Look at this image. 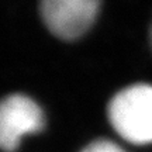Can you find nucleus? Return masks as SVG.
Masks as SVG:
<instances>
[{
	"mask_svg": "<svg viewBox=\"0 0 152 152\" xmlns=\"http://www.w3.org/2000/svg\"><path fill=\"white\" fill-rule=\"evenodd\" d=\"M110 124L131 144L152 142V86L132 85L118 92L109 103Z\"/></svg>",
	"mask_w": 152,
	"mask_h": 152,
	"instance_id": "1",
	"label": "nucleus"
},
{
	"mask_svg": "<svg viewBox=\"0 0 152 152\" xmlns=\"http://www.w3.org/2000/svg\"><path fill=\"white\" fill-rule=\"evenodd\" d=\"M102 0H41L39 11L51 33L61 39H76L92 27Z\"/></svg>",
	"mask_w": 152,
	"mask_h": 152,
	"instance_id": "2",
	"label": "nucleus"
},
{
	"mask_svg": "<svg viewBox=\"0 0 152 152\" xmlns=\"http://www.w3.org/2000/svg\"><path fill=\"white\" fill-rule=\"evenodd\" d=\"M151 44H152V28H151Z\"/></svg>",
	"mask_w": 152,
	"mask_h": 152,
	"instance_id": "5",
	"label": "nucleus"
},
{
	"mask_svg": "<svg viewBox=\"0 0 152 152\" xmlns=\"http://www.w3.org/2000/svg\"><path fill=\"white\" fill-rule=\"evenodd\" d=\"M44 114L33 99L10 94L0 102V149L14 152L23 137L44 128Z\"/></svg>",
	"mask_w": 152,
	"mask_h": 152,
	"instance_id": "3",
	"label": "nucleus"
},
{
	"mask_svg": "<svg viewBox=\"0 0 152 152\" xmlns=\"http://www.w3.org/2000/svg\"><path fill=\"white\" fill-rule=\"evenodd\" d=\"M80 152H125V151L113 141L97 140V141H93L89 145H86Z\"/></svg>",
	"mask_w": 152,
	"mask_h": 152,
	"instance_id": "4",
	"label": "nucleus"
}]
</instances>
